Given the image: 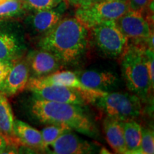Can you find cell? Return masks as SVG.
<instances>
[{
	"instance_id": "29",
	"label": "cell",
	"mask_w": 154,
	"mask_h": 154,
	"mask_svg": "<svg viewBox=\"0 0 154 154\" xmlns=\"http://www.w3.org/2000/svg\"><path fill=\"white\" fill-rule=\"evenodd\" d=\"M101 152H100V153H110V152H107L108 151L107 150H106V149H102V150H101V151H100Z\"/></svg>"
},
{
	"instance_id": "11",
	"label": "cell",
	"mask_w": 154,
	"mask_h": 154,
	"mask_svg": "<svg viewBox=\"0 0 154 154\" xmlns=\"http://www.w3.org/2000/svg\"><path fill=\"white\" fill-rule=\"evenodd\" d=\"M62 63L49 51L44 49L37 50L30 54L28 60L29 71L34 77L47 76L57 72Z\"/></svg>"
},
{
	"instance_id": "7",
	"label": "cell",
	"mask_w": 154,
	"mask_h": 154,
	"mask_svg": "<svg viewBox=\"0 0 154 154\" xmlns=\"http://www.w3.org/2000/svg\"><path fill=\"white\" fill-rule=\"evenodd\" d=\"M36 82L42 84H54L73 88L79 92L86 103H94L99 98L106 95L108 92L88 88L82 84L77 74L70 71L55 72L47 76L32 77Z\"/></svg>"
},
{
	"instance_id": "22",
	"label": "cell",
	"mask_w": 154,
	"mask_h": 154,
	"mask_svg": "<svg viewBox=\"0 0 154 154\" xmlns=\"http://www.w3.org/2000/svg\"><path fill=\"white\" fill-rule=\"evenodd\" d=\"M26 9L36 11L53 9L64 0H22Z\"/></svg>"
},
{
	"instance_id": "4",
	"label": "cell",
	"mask_w": 154,
	"mask_h": 154,
	"mask_svg": "<svg viewBox=\"0 0 154 154\" xmlns=\"http://www.w3.org/2000/svg\"><path fill=\"white\" fill-rule=\"evenodd\" d=\"M130 7L127 0H103L78 7L75 17L87 29L109 21H116Z\"/></svg>"
},
{
	"instance_id": "6",
	"label": "cell",
	"mask_w": 154,
	"mask_h": 154,
	"mask_svg": "<svg viewBox=\"0 0 154 154\" xmlns=\"http://www.w3.org/2000/svg\"><path fill=\"white\" fill-rule=\"evenodd\" d=\"M96 45L103 54L111 58L121 57L128 47V39L116 26L109 21L91 28Z\"/></svg>"
},
{
	"instance_id": "12",
	"label": "cell",
	"mask_w": 154,
	"mask_h": 154,
	"mask_svg": "<svg viewBox=\"0 0 154 154\" xmlns=\"http://www.w3.org/2000/svg\"><path fill=\"white\" fill-rule=\"evenodd\" d=\"M49 146L57 154L91 153L94 150L92 144L70 131L61 135Z\"/></svg>"
},
{
	"instance_id": "17",
	"label": "cell",
	"mask_w": 154,
	"mask_h": 154,
	"mask_svg": "<svg viewBox=\"0 0 154 154\" xmlns=\"http://www.w3.org/2000/svg\"><path fill=\"white\" fill-rule=\"evenodd\" d=\"M14 131L20 144L30 149L44 150L41 131L20 120H14Z\"/></svg>"
},
{
	"instance_id": "9",
	"label": "cell",
	"mask_w": 154,
	"mask_h": 154,
	"mask_svg": "<svg viewBox=\"0 0 154 154\" xmlns=\"http://www.w3.org/2000/svg\"><path fill=\"white\" fill-rule=\"evenodd\" d=\"M26 88L33 92L36 99L72 103L81 106L86 104V102L79 92L64 86L42 84L31 77L28 81Z\"/></svg>"
},
{
	"instance_id": "3",
	"label": "cell",
	"mask_w": 154,
	"mask_h": 154,
	"mask_svg": "<svg viewBox=\"0 0 154 154\" xmlns=\"http://www.w3.org/2000/svg\"><path fill=\"white\" fill-rule=\"evenodd\" d=\"M146 49L137 45L128 46L121 56L122 74L127 88L140 99H146L152 88L146 63Z\"/></svg>"
},
{
	"instance_id": "2",
	"label": "cell",
	"mask_w": 154,
	"mask_h": 154,
	"mask_svg": "<svg viewBox=\"0 0 154 154\" xmlns=\"http://www.w3.org/2000/svg\"><path fill=\"white\" fill-rule=\"evenodd\" d=\"M31 111L43 124L64 126L89 136L95 134L93 122L81 106L36 99L32 102Z\"/></svg>"
},
{
	"instance_id": "26",
	"label": "cell",
	"mask_w": 154,
	"mask_h": 154,
	"mask_svg": "<svg viewBox=\"0 0 154 154\" xmlns=\"http://www.w3.org/2000/svg\"><path fill=\"white\" fill-rule=\"evenodd\" d=\"M12 66L11 61H0V91L2 88L4 82Z\"/></svg>"
},
{
	"instance_id": "8",
	"label": "cell",
	"mask_w": 154,
	"mask_h": 154,
	"mask_svg": "<svg viewBox=\"0 0 154 154\" xmlns=\"http://www.w3.org/2000/svg\"><path fill=\"white\" fill-rule=\"evenodd\" d=\"M114 22L128 39L149 42L153 36L149 20L141 11L129 9Z\"/></svg>"
},
{
	"instance_id": "30",
	"label": "cell",
	"mask_w": 154,
	"mask_h": 154,
	"mask_svg": "<svg viewBox=\"0 0 154 154\" xmlns=\"http://www.w3.org/2000/svg\"><path fill=\"white\" fill-rule=\"evenodd\" d=\"M6 1H7V0H0V5H1V4L4 3V2H5Z\"/></svg>"
},
{
	"instance_id": "24",
	"label": "cell",
	"mask_w": 154,
	"mask_h": 154,
	"mask_svg": "<svg viewBox=\"0 0 154 154\" xmlns=\"http://www.w3.org/2000/svg\"><path fill=\"white\" fill-rule=\"evenodd\" d=\"M146 54V63L147 66L148 74H149V81L151 83L152 88L154 86V70H153V50L146 49L145 51Z\"/></svg>"
},
{
	"instance_id": "16",
	"label": "cell",
	"mask_w": 154,
	"mask_h": 154,
	"mask_svg": "<svg viewBox=\"0 0 154 154\" xmlns=\"http://www.w3.org/2000/svg\"><path fill=\"white\" fill-rule=\"evenodd\" d=\"M103 131L108 143L117 153H127L121 121L106 116L103 121Z\"/></svg>"
},
{
	"instance_id": "5",
	"label": "cell",
	"mask_w": 154,
	"mask_h": 154,
	"mask_svg": "<svg viewBox=\"0 0 154 154\" xmlns=\"http://www.w3.org/2000/svg\"><path fill=\"white\" fill-rule=\"evenodd\" d=\"M95 102L106 116L120 121L138 118L143 112L140 99L134 94L108 92Z\"/></svg>"
},
{
	"instance_id": "10",
	"label": "cell",
	"mask_w": 154,
	"mask_h": 154,
	"mask_svg": "<svg viewBox=\"0 0 154 154\" xmlns=\"http://www.w3.org/2000/svg\"><path fill=\"white\" fill-rule=\"evenodd\" d=\"M65 9L66 4L63 1L55 8L34 11L27 19L28 24L36 33L45 34L62 19Z\"/></svg>"
},
{
	"instance_id": "23",
	"label": "cell",
	"mask_w": 154,
	"mask_h": 154,
	"mask_svg": "<svg viewBox=\"0 0 154 154\" xmlns=\"http://www.w3.org/2000/svg\"><path fill=\"white\" fill-rule=\"evenodd\" d=\"M154 153L153 132L151 129L142 128L140 154H153Z\"/></svg>"
},
{
	"instance_id": "1",
	"label": "cell",
	"mask_w": 154,
	"mask_h": 154,
	"mask_svg": "<svg viewBox=\"0 0 154 154\" xmlns=\"http://www.w3.org/2000/svg\"><path fill=\"white\" fill-rule=\"evenodd\" d=\"M88 29L77 19H61L39 42L42 49L56 56L62 64L78 60L86 49Z\"/></svg>"
},
{
	"instance_id": "31",
	"label": "cell",
	"mask_w": 154,
	"mask_h": 154,
	"mask_svg": "<svg viewBox=\"0 0 154 154\" xmlns=\"http://www.w3.org/2000/svg\"><path fill=\"white\" fill-rule=\"evenodd\" d=\"M98 1H103V0H97V2Z\"/></svg>"
},
{
	"instance_id": "20",
	"label": "cell",
	"mask_w": 154,
	"mask_h": 154,
	"mask_svg": "<svg viewBox=\"0 0 154 154\" xmlns=\"http://www.w3.org/2000/svg\"><path fill=\"white\" fill-rule=\"evenodd\" d=\"M25 9L22 0H7L0 5V20L18 17L24 12Z\"/></svg>"
},
{
	"instance_id": "13",
	"label": "cell",
	"mask_w": 154,
	"mask_h": 154,
	"mask_svg": "<svg viewBox=\"0 0 154 154\" xmlns=\"http://www.w3.org/2000/svg\"><path fill=\"white\" fill-rule=\"evenodd\" d=\"M29 72L27 63L19 61L14 64L12 63L1 91L7 96L15 95L22 92L26 88L29 79Z\"/></svg>"
},
{
	"instance_id": "15",
	"label": "cell",
	"mask_w": 154,
	"mask_h": 154,
	"mask_svg": "<svg viewBox=\"0 0 154 154\" xmlns=\"http://www.w3.org/2000/svg\"><path fill=\"white\" fill-rule=\"evenodd\" d=\"M84 85L93 89L106 91L116 85V76L109 72H97L88 70L77 75Z\"/></svg>"
},
{
	"instance_id": "28",
	"label": "cell",
	"mask_w": 154,
	"mask_h": 154,
	"mask_svg": "<svg viewBox=\"0 0 154 154\" xmlns=\"http://www.w3.org/2000/svg\"><path fill=\"white\" fill-rule=\"evenodd\" d=\"M9 145L7 139L0 134V153H5Z\"/></svg>"
},
{
	"instance_id": "25",
	"label": "cell",
	"mask_w": 154,
	"mask_h": 154,
	"mask_svg": "<svg viewBox=\"0 0 154 154\" xmlns=\"http://www.w3.org/2000/svg\"><path fill=\"white\" fill-rule=\"evenodd\" d=\"M130 9L144 13L150 8L153 0H127Z\"/></svg>"
},
{
	"instance_id": "18",
	"label": "cell",
	"mask_w": 154,
	"mask_h": 154,
	"mask_svg": "<svg viewBox=\"0 0 154 154\" xmlns=\"http://www.w3.org/2000/svg\"><path fill=\"white\" fill-rule=\"evenodd\" d=\"M121 124L124 129L127 153L139 154L141 144V126L134 119L121 121Z\"/></svg>"
},
{
	"instance_id": "21",
	"label": "cell",
	"mask_w": 154,
	"mask_h": 154,
	"mask_svg": "<svg viewBox=\"0 0 154 154\" xmlns=\"http://www.w3.org/2000/svg\"><path fill=\"white\" fill-rule=\"evenodd\" d=\"M68 131H71L70 128L61 125L51 124L43 128L41 131V134L44 149L54 143L61 135Z\"/></svg>"
},
{
	"instance_id": "27",
	"label": "cell",
	"mask_w": 154,
	"mask_h": 154,
	"mask_svg": "<svg viewBox=\"0 0 154 154\" xmlns=\"http://www.w3.org/2000/svg\"><path fill=\"white\" fill-rule=\"evenodd\" d=\"M67 1L72 4V5L79 7L96 2H97V0H67Z\"/></svg>"
},
{
	"instance_id": "19",
	"label": "cell",
	"mask_w": 154,
	"mask_h": 154,
	"mask_svg": "<svg viewBox=\"0 0 154 154\" xmlns=\"http://www.w3.org/2000/svg\"><path fill=\"white\" fill-rule=\"evenodd\" d=\"M20 51L17 38L9 33H0V61H11Z\"/></svg>"
},
{
	"instance_id": "14",
	"label": "cell",
	"mask_w": 154,
	"mask_h": 154,
	"mask_svg": "<svg viewBox=\"0 0 154 154\" xmlns=\"http://www.w3.org/2000/svg\"><path fill=\"white\" fill-rule=\"evenodd\" d=\"M14 114L7 96L0 91V134L7 139L9 145L20 144L14 134Z\"/></svg>"
}]
</instances>
